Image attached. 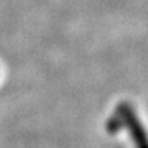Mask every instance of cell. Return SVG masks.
Wrapping results in <instances>:
<instances>
[{"label":"cell","mask_w":148,"mask_h":148,"mask_svg":"<svg viewBox=\"0 0 148 148\" xmlns=\"http://www.w3.org/2000/svg\"><path fill=\"white\" fill-rule=\"evenodd\" d=\"M116 116L119 118L121 124L127 127L135 148H148V134L132 106L127 102H121L116 106Z\"/></svg>","instance_id":"6da1fadb"}]
</instances>
